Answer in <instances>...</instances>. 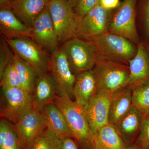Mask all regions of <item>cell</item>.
Returning a JSON list of instances; mask_svg holds the SVG:
<instances>
[{
  "instance_id": "cell-1",
  "label": "cell",
  "mask_w": 149,
  "mask_h": 149,
  "mask_svg": "<svg viewBox=\"0 0 149 149\" xmlns=\"http://www.w3.org/2000/svg\"><path fill=\"white\" fill-rule=\"evenodd\" d=\"M54 103L64 115L72 138L80 149H93L95 136L84 107L66 96L57 95Z\"/></svg>"
},
{
  "instance_id": "cell-28",
  "label": "cell",
  "mask_w": 149,
  "mask_h": 149,
  "mask_svg": "<svg viewBox=\"0 0 149 149\" xmlns=\"http://www.w3.org/2000/svg\"><path fill=\"white\" fill-rule=\"evenodd\" d=\"M5 38L1 35L0 37V77L2 75L6 67L13 61L14 53L12 52Z\"/></svg>"
},
{
  "instance_id": "cell-15",
  "label": "cell",
  "mask_w": 149,
  "mask_h": 149,
  "mask_svg": "<svg viewBox=\"0 0 149 149\" xmlns=\"http://www.w3.org/2000/svg\"><path fill=\"white\" fill-rule=\"evenodd\" d=\"M50 0H13L6 6L24 24L32 27L49 6Z\"/></svg>"
},
{
  "instance_id": "cell-19",
  "label": "cell",
  "mask_w": 149,
  "mask_h": 149,
  "mask_svg": "<svg viewBox=\"0 0 149 149\" xmlns=\"http://www.w3.org/2000/svg\"><path fill=\"white\" fill-rule=\"evenodd\" d=\"M128 86H133L149 81V54L143 45L140 43L136 55L129 61Z\"/></svg>"
},
{
  "instance_id": "cell-10",
  "label": "cell",
  "mask_w": 149,
  "mask_h": 149,
  "mask_svg": "<svg viewBox=\"0 0 149 149\" xmlns=\"http://www.w3.org/2000/svg\"><path fill=\"white\" fill-rule=\"evenodd\" d=\"M113 11L104 8L100 2L88 13L79 17L75 37L89 40L108 30Z\"/></svg>"
},
{
  "instance_id": "cell-18",
  "label": "cell",
  "mask_w": 149,
  "mask_h": 149,
  "mask_svg": "<svg viewBox=\"0 0 149 149\" xmlns=\"http://www.w3.org/2000/svg\"><path fill=\"white\" fill-rule=\"evenodd\" d=\"M97 92V84L93 70L76 75L73 95L78 104L83 107L87 105Z\"/></svg>"
},
{
  "instance_id": "cell-23",
  "label": "cell",
  "mask_w": 149,
  "mask_h": 149,
  "mask_svg": "<svg viewBox=\"0 0 149 149\" xmlns=\"http://www.w3.org/2000/svg\"><path fill=\"white\" fill-rule=\"evenodd\" d=\"M13 63L21 80L22 89L32 95L37 79V72L14 53Z\"/></svg>"
},
{
  "instance_id": "cell-21",
  "label": "cell",
  "mask_w": 149,
  "mask_h": 149,
  "mask_svg": "<svg viewBox=\"0 0 149 149\" xmlns=\"http://www.w3.org/2000/svg\"><path fill=\"white\" fill-rule=\"evenodd\" d=\"M41 112L45 118L47 128L61 139L72 138L63 114L54 103L44 107Z\"/></svg>"
},
{
  "instance_id": "cell-33",
  "label": "cell",
  "mask_w": 149,
  "mask_h": 149,
  "mask_svg": "<svg viewBox=\"0 0 149 149\" xmlns=\"http://www.w3.org/2000/svg\"><path fill=\"white\" fill-rule=\"evenodd\" d=\"M101 5L107 10L117 8L120 4L119 0H100Z\"/></svg>"
},
{
  "instance_id": "cell-14",
  "label": "cell",
  "mask_w": 149,
  "mask_h": 149,
  "mask_svg": "<svg viewBox=\"0 0 149 149\" xmlns=\"http://www.w3.org/2000/svg\"><path fill=\"white\" fill-rule=\"evenodd\" d=\"M32 95L33 109L37 111L42 112L45 106L54 103L57 91L55 81L50 72L37 74Z\"/></svg>"
},
{
  "instance_id": "cell-9",
  "label": "cell",
  "mask_w": 149,
  "mask_h": 149,
  "mask_svg": "<svg viewBox=\"0 0 149 149\" xmlns=\"http://www.w3.org/2000/svg\"><path fill=\"white\" fill-rule=\"evenodd\" d=\"M49 70L55 81L58 95L73 98L76 74L61 47L50 56Z\"/></svg>"
},
{
  "instance_id": "cell-4",
  "label": "cell",
  "mask_w": 149,
  "mask_h": 149,
  "mask_svg": "<svg viewBox=\"0 0 149 149\" xmlns=\"http://www.w3.org/2000/svg\"><path fill=\"white\" fill-rule=\"evenodd\" d=\"M88 40L95 44L104 56L123 64L128 65L137 52V49L130 40L108 31Z\"/></svg>"
},
{
  "instance_id": "cell-27",
  "label": "cell",
  "mask_w": 149,
  "mask_h": 149,
  "mask_svg": "<svg viewBox=\"0 0 149 149\" xmlns=\"http://www.w3.org/2000/svg\"><path fill=\"white\" fill-rule=\"evenodd\" d=\"M0 80L1 88H22L21 80L15 69L13 61L6 67L2 75L0 77Z\"/></svg>"
},
{
  "instance_id": "cell-12",
  "label": "cell",
  "mask_w": 149,
  "mask_h": 149,
  "mask_svg": "<svg viewBox=\"0 0 149 149\" xmlns=\"http://www.w3.org/2000/svg\"><path fill=\"white\" fill-rule=\"evenodd\" d=\"M31 30V39L51 55L59 48L60 43L49 6L36 19Z\"/></svg>"
},
{
  "instance_id": "cell-2",
  "label": "cell",
  "mask_w": 149,
  "mask_h": 149,
  "mask_svg": "<svg viewBox=\"0 0 149 149\" xmlns=\"http://www.w3.org/2000/svg\"><path fill=\"white\" fill-rule=\"evenodd\" d=\"M93 70L98 91L103 90L113 93L128 85L130 74L128 65L111 60L99 52Z\"/></svg>"
},
{
  "instance_id": "cell-7",
  "label": "cell",
  "mask_w": 149,
  "mask_h": 149,
  "mask_svg": "<svg viewBox=\"0 0 149 149\" xmlns=\"http://www.w3.org/2000/svg\"><path fill=\"white\" fill-rule=\"evenodd\" d=\"M138 0H123L113 12L108 32L125 37L137 44L139 36L136 26Z\"/></svg>"
},
{
  "instance_id": "cell-32",
  "label": "cell",
  "mask_w": 149,
  "mask_h": 149,
  "mask_svg": "<svg viewBox=\"0 0 149 149\" xmlns=\"http://www.w3.org/2000/svg\"><path fill=\"white\" fill-rule=\"evenodd\" d=\"M61 140V149H80L77 142L71 137H66Z\"/></svg>"
},
{
  "instance_id": "cell-8",
  "label": "cell",
  "mask_w": 149,
  "mask_h": 149,
  "mask_svg": "<svg viewBox=\"0 0 149 149\" xmlns=\"http://www.w3.org/2000/svg\"><path fill=\"white\" fill-rule=\"evenodd\" d=\"M6 40L13 52L35 70L37 74L49 72L47 52L29 38Z\"/></svg>"
},
{
  "instance_id": "cell-35",
  "label": "cell",
  "mask_w": 149,
  "mask_h": 149,
  "mask_svg": "<svg viewBox=\"0 0 149 149\" xmlns=\"http://www.w3.org/2000/svg\"><path fill=\"white\" fill-rule=\"evenodd\" d=\"M127 149H143L139 146V144L137 142H136L135 143L133 144L132 146L128 147Z\"/></svg>"
},
{
  "instance_id": "cell-13",
  "label": "cell",
  "mask_w": 149,
  "mask_h": 149,
  "mask_svg": "<svg viewBox=\"0 0 149 149\" xmlns=\"http://www.w3.org/2000/svg\"><path fill=\"white\" fill-rule=\"evenodd\" d=\"M112 94L107 91L99 90L90 102L83 107L94 136L101 128L109 124V106Z\"/></svg>"
},
{
  "instance_id": "cell-36",
  "label": "cell",
  "mask_w": 149,
  "mask_h": 149,
  "mask_svg": "<svg viewBox=\"0 0 149 149\" xmlns=\"http://www.w3.org/2000/svg\"><path fill=\"white\" fill-rule=\"evenodd\" d=\"M68 1H69L72 7L74 9V8L77 6V3L79 2V0H68Z\"/></svg>"
},
{
  "instance_id": "cell-16",
  "label": "cell",
  "mask_w": 149,
  "mask_h": 149,
  "mask_svg": "<svg viewBox=\"0 0 149 149\" xmlns=\"http://www.w3.org/2000/svg\"><path fill=\"white\" fill-rule=\"evenodd\" d=\"M31 27L24 24L8 6L0 7L1 35L8 39H31Z\"/></svg>"
},
{
  "instance_id": "cell-17",
  "label": "cell",
  "mask_w": 149,
  "mask_h": 149,
  "mask_svg": "<svg viewBox=\"0 0 149 149\" xmlns=\"http://www.w3.org/2000/svg\"><path fill=\"white\" fill-rule=\"evenodd\" d=\"M143 117L133 105L115 125L127 147L137 141Z\"/></svg>"
},
{
  "instance_id": "cell-29",
  "label": "cell",
  "mask_w": 149,
  "mask_h": 149,
  "mask_svg": "<svg viewBox=\"0 0 149 149\" xmlns=\"http://www.w3.org/2000/svg\"><path fill=\"white\" fill-rule=\"evenodd\" d=\"M136 142L143 149H149V116H144Z\"/></svg>"
},
{
  "instance_id": "cell-11",
  "label": "cell",
  "mask_w": 149,
  "mask_h": 149,
  "mask_svg": "<svg viewBox=\"0 0 149 149\" xmlns=\"http://www.w3.org/2000/svg\"><path fill=\"white\" fill-rule=\"evenodd\" d=\"M13 128L20 146L26 149L47 128V123L43 113L33 109L16 123L13 124Z\"/></svg>"
},
{
  "instance_id": "cell-5",
  "label": "cell",
  "mask_w": 149,
  "mask_h": 149,
  "mask_svg": "<svg viewBox=\"0 0 149 149\" xmlns=\"http://www.w3.org/2000/svg\"><path fill=\"white\" fill-rule=\"evenodd\" d=\"M33 109L32 94L22 88H1L0 115L13 124Z\"/></svg>"
},
{
  "instance_id": "cell-34",
  "label": "cell",
  "mask_w": 149,
  "mask_h": 149,
  "mask_svg": "<svg viewBox=\"0 0 149 149\" xmlns=\"http://www.w3.org/2000/svg\"><path fill=\"white\" fill-rule=\"evenodd\" d=\"M13 0H0V7L6 6Z\"/></svg>"
},
{
  "instance_id": "cell-25",
  "label": "cell",
  "mask_w": 149,
  "mask_h": 149,
  "mask_svg": "<svg viewBox=\"0 0 149 149\" xmlns=\"http://www.w3.org/2000/svg\"><path fill=\"white\" fill-rule=\"evenodd\" d=\"M0 149H23L19 143L13 124L2 118L0 121Z\"/></svg>"
},
{
  "instance_id": "cell-3",
  "label": "cell",
  "mask_w": 149,
  "mask_h": 149,
  "mask_svg": "<svg viewBox=\"0 0 149 149\" xmlns=\"http://www.w3.org/2000/svg\"><path fill=\"white\" fill-rule=\"evenodd\" d=\"M61 48L76 75L93 70L95 65L99 51L90 40L75 37L63 43Z\"/></svg>"
},
{
  "instance_id": "cell-24",
  "label": "cell",
  "mask_w": 149,
  "mask_h": 149,
  "mask_svg": "<svg viewBox=\"0 0 149 149\" xmlns=\"http://www.w3.org/2000/svg\"><path fill=\"white\" fill-rule=\"evenodd\" d=\"M131 88L133 105L144 116H148L149 81Z\"/></svg>"
},
{
  "instance_id": "cell-30",
  "label": "cell",
  "mask_w": 149,
  "mask_h": 149,
  "mask_svg": "<svg viewBox=\"0 0 149 149\" xmlns=\"http://www.w3.org/2000/svg\"><path fill=\"white\" fill-rule=\"evenodd\" d=\"M100 2V0H79L74 8V11L79 17L88 13Z\"/></svg>"
},
{
  "instance_id": "cell-20",
  "label": "cell",
  "mask_w": 149,
  "mask_h": 149,
  "mask_svg": "<svg viewBox=\"0 0 149 149\" xmlns=\"http://www.w3.org/2000/svg\"><path fill=\"white\" fill-rule=\"evenodd\" d=\"M133 106L132 88L130 86L113 93L109 106V123L115 125Z\"/></svg>"
},
{
  "instance_id": "cell-31",
  "label": "cell",
  "mask_w": 149,
  "mask_h": 149,
  "mask_svg": "<svg viewBox=\"0 0 149 149\" xmlns=\"http://www.w3.org/2000/svg\"><path fill=\"white\" fill-rule=\"evenodd\" d=\"M139 6L145 23L146 33L149 37V0H140Z\"/></svg>"
},
{
  "instance_id": "cell-26",
  "label": "cell",
  "mask_w": 149,
  "mask_h": 149,
  "mask_svg": "<svg viewBox=\"0 0 149 149\" xmlns=\"http://www.w3.org/2000/svg\"><path fill=\"white\" fill-rule=\"evenodd\" d=\"M62 140L46 128L26 149H61Z\"/></svg>"
},
{
  "instance_id": "cell-6",
  "label": "cell",
  "mask_w": 149,
  "mask_h": 149,
  "mask_svg": "<svg viewBox=\"0 0 149 149\" xmlns=\"http://www.w3.org/2000/svg\"><path fill=\"white\" fill-rule=\"evenodd\" d=\"M49 8L60 43L75 37L79 17L68 0H50Z\"/></svg>"
},
{
  "instance_id": "cell-37",
  "label": "cell",
  "mask_w": 149,
  "mask_h": 149,
  "mask_svg": "<svg viewBox=\"0 0 149 149\" xmlns=\"http://www.w3.org/2000/svg\"></svg>"
},
{
  "instance_id": "cell-22",
  "label": "cell",
  "mask_w": 149,
  "mask_h": 149,
  "mask_svg": "<svg viewBox=\"0 0 149 149\" xmlns=\"http://www.w3.org/2000/svg\"><path fill=\"white\" fill-rule=\"evenodd\" d=\"M116 126L107 124L102 127L95 136L93 149H127Z\"/></svg>"
}]
</instances>
